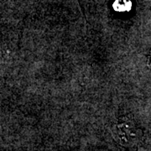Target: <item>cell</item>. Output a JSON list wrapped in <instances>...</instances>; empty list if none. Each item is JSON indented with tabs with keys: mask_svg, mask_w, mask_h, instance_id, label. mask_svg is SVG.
<instances>
[{
	"mask_svg": "<svg viewBox=\"0 0 151 151\" xmlns=\"http://www.w3.org/2000/svg\"><path fill=\"white\" fill-rule=\"evenodd\" d=\"M113 8L119 12H125L129 11L131 9V2L129 0H116Z\"/></svg>",
	"mask_w": 151,
	"mask_h": 151,
	"instance_id": "6da1fadb",
	"label": "cell"
}]
</instances>
